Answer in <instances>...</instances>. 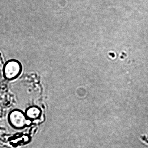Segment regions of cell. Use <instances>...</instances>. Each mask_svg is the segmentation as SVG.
<instances>
[{
	"label": "cell",
	"instance_id": "6da1fadb",
	"mask_svg": "<svg viewBox=\"0 0 148 148\" xmlns=\"http://www.w3.org/2000/svg\"><path fill=\"white\" fill-rule=\"evenodd\" d=\"M10 120L12 125L17 128L23 127L31 123V121L27 120L24 114L18 110L13 111L11 113Z\"/></svg>",
	"mask_w": 148,
	"mask_h": 148
},
{
	"label": "cell",
	"instance_id": "7a4b0ae2",
	"mask_svg": "<svg viewBox=\"0 0 148 148\" xmlns=\"http://www.w3.org/2000/svg\"><path fill=\"white\" fill-rule=\"evenodd\" d=\"M21 68V66L18 62L10 61L5 66L4 74L7 78L14 79L19 74Z\"/></svg>",
	"mask_w": 148,
	"mask_h": 148
},
{
	"label": "cell",
	"instance_id": "3957f363",
	"mask_svg": "<svg viewBox=\"0 0 148 148\" xmlns=\"http://www.w3.org/2000/svg\"><path fill=\"white\" fill-rule=\"evenodd\" d=\"M40 111L36 107H33L28 109L27 112V116L30 119H36L40 116Z\"/></svg>",
	"mask_w": 148,
	"mask_h": 148
}]
</instances>
